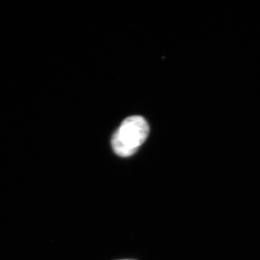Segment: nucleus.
<instances>
[{"mask_svg":"<svg viewBox=\"0 0 260 260\" xmlns=\"http://www.w3.org/2000/svg\"><path fill=\"white\" fill-rule=\"evenodd\" d=\"M123 260H130V259H123Z\"/></svg>","mask_w":260,"mask_h":260,"instance_id":"2","label":"nucleus"},{"mask_svg":"<svg viewBox=\"0 0 260 260\" xmlns=\"http://www.w3.org/2000/svg\"><path fill=\"white\" fill-rule=\"evenodd\" d=\"M148 123L141 116H132L126 118L114 135L112 145L119 156L127 157L134 154L147 139Z\"/></svg>","mask_w":260,"mask_h":260,"instance_id":"1","label":"nucleus"}]
</instances>
